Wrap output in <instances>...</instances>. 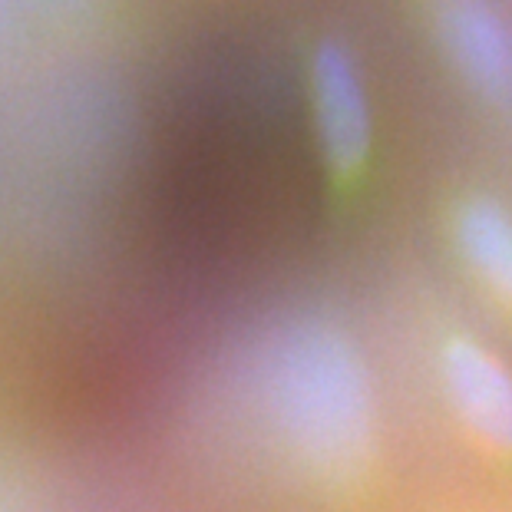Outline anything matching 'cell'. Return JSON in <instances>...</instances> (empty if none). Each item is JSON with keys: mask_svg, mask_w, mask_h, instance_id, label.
<instances>
[{"mask_svg": "<svg viewBox=\"0 0 512 512\" xmlns=\"http://www.w3.org/2000/svg\"><path fill=\"white\" fill-rule=\"evenodd\" d=\"M446 397L476 437L512 456V374L473 341H450L440 357Z\"/></svg>", "mask_w": 512, "mask_h": 512, "instance_id": "obj_4", "label": "cell"}, {"mask_svg": "<svg viewBox=\"0 0 512 512\" xmlns=\"http://www.w3.org/2000/svg\"><path fill=\"white\" fill-rule=\"evenodd\" d=\"M433 30L456 73L499 106H512V24L493 0H437Z\"/></svg>", "mask_w": 512, "mask_h": 512, "instance_id": "obj_3", "label": "cell"}, {"mask_svg": "<svg viewBox=\"0 0 512 512\" xmlns=\"http://www.w3.org/2000/svg\"><path fill=\"white\" fill-rule=\"evenodd\" d=\"M311 106L324 166L337 179H354L374 149V110L361 63L344 43L321 40L314 50Z\"/></svg>", "mask_w": 512, "mask_h": 512, "instance_id": "obj_2", "label": "cell"}, {"mask_svg": "<svg viewBox=\"0 0 512 512\" xmlns=\"http://www.w3.org/2000/svg\"><path fill=\"white\" fill-rule=\"evenodd\" d=\"M265 394L281 440L304 473L351 483L374 456V387L351 334L318 314H301L265 354Z\"/></svg>", "mask_w": 512, "mask_h": 512, "instance_id": "obj_1", "label": "cell"}, {"mask_svg": "<svg viewBox=\"0 0 512 512\" xmlns=\"http://www.w3.org/2000/svg\"><path fill=\"white\" fill-rule=\"evenodd\" d=\"M453 235L476 278L512 308V215L496 199H470L456 212Z\"/></svg>", "mask_w": 512, "mask_h": 512, "instance_id": "obj_5", "label": "cell"}]
</instances>
